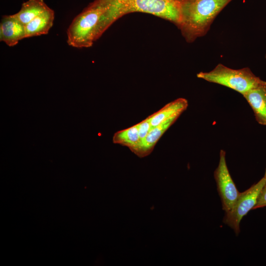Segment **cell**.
I'll use <instances>...</instances> for the list:
<instances>
[{
  "label": "cell",
  "mask_w": 266,
  "mask_h": 266,
  "mask_svg": "<svg viewBox=\"0 0 266 266\" xmlns=\"http://www.w3.org/2000/svg\"><path fill=\"white\" fill-rule=\"evenodd\" d=\"M106 6L101 26L103 33L117 20L132 12L154 15L177 26L181 17V2L177 0H103Z\"/></svg>",
  "instance_id": "cell-1"
},
{
  "label": "cell",
  "mask_w": 266,
  "mask_h": 266,
  "mask_svg": "<svg viewBox=\"0 0 266 266\" xmlns=\"http://www.w3.org/2000/svg\"><path fill=\"white\" fill-rule=\"evenodd\" d=\"M232 0H187L181 2L178 28L188 42L204 36L217 15Z\"/></svg>",
  "instance_id": "cell-2"
},
{
  "label": "cell",
  "mask_w": 266,
  "mask_h": 266,
  "mask_svg": "<svg viewBox=\"0 0 266 266\" xmlns=\"http://www.w3.org/2000/svg\"><path fill=\"white\" fill-rule=\"evenodd\" d=\"M107 8L103 0L91 2L73 20L67 30V42L75 48H88L101 36L100 27Z\"/></svg>",
  "instance_id": "cell-3"
},
{
  "label": "cell",
  "mask_w": 266,
  "mask_h": 266,
  "mask_svg": "<svg viewBox=\"0 0 266 266\" xmlns=\"http://www.w3.org/2000/svg\"><path fill=\"white\" fill-rule=\"evenodd\" d=\"M197 76L230 88L242 95L265 82L248 67L234 69L222 64H219L209 72L198 73Z\"/></svg>",
  "instance_id": "cell-4"
},
{
  "label": "cell",
  "mask_w": 266,
  "mask_h": 266,
  "mask_svg": "<svg viewBox=\"0 0 266 266\" xmlns=\"http://www.w3.org/2000/svg\"><path fill=\"white\" fill-rule=\"evenodd\" d=\"M266 182V179L263 177L248 189L240 193L232 208L226 212L223 222L230 227L236 235L240 233L242 218L255 206L259 194Z\"/></svg>",
  "instance_id": "cell-5"
},
{
  "label": "cell",
  "mask_w": 266,
  "mask_h": 266,
  "mask_svg": "<svg viewBox=\"0 0 266 266\" xmlns=\"http://www.w3.org/2000/svg\"><path fill=\"white\" fill-rule=\"evenodd\" d=\"M217 190L220 197L223 209L229 211L236 201L240 193L238 191L228 168L226 152L221 150L219 162L214 172Z\"/></svg>",
  "instance_id": "cell-6"
},
{
  "label": "cell",
  "mask_w": 266,
  "mask_h": 266,
  "mask_svg": "<svg viewBox=\"0 0 266 266\" xmlns=\"http://www.w3.org/2000/svg\"><path fill=\"white\" fill-rule=\"evenodd\" d=\"M26 38L25 26L13 14L3 15L0 23V41L10 47Z\"/></svg>",
  "instance_id": "cell-7"
},
{
  "label": "cell",
  "mask_w": 266,
  "mask_h": 266,
  "mask_svg": "<svg viewBox=\"0 0 266 266\" xmlns=\"http://www.w3.org/2000/svg\"><path fill=\"white\" fill-rule=\"evenodd\" d=\"M179 117L174 116L152 128L139 144L131 151L140 158L149 155L161 137Z\"/></svg>",
  "instance_id": "cell-8"
},
{
  "label": "cell",
  "mask_w": 266,
  "mask_h": 266,
  "mask_svg": "<svg viewBox=\"0 0 266 266\" xmlns=\"http://www.w3.org/2000/svg\"><path fill=\"white\" fill-rule=\"evenodd\" d=\"M242 95L252 109L257 122L266 126V81Z\"/></svg>",
  "instance_id": "cell-9"
},
{
  "label": "cell",
  "mask_w": 266,
  "mask_h": 266,
  "mask_svg": "<svg viewBox=\"0 0 266 266\" xmlns=\"http://www.w3.org/2000/svg\"><path fill=\"white\" fill-rule=\"evenodd\" d=\"M188 106L187 100L182 98L168 103L160 110L149 116L151 129L174 116H179L187 109Z\"/></svg>",
  "instance_id": "cell-10"
},
{
  "label": "cell",
  "mask_w": 266,
  "mask_h": 266,
  "mask_svg": "<svg viewBox=\"0 0 266 266\" xmlns=\"http://www.w3.org/2000/svg\"><path fill=\"white\" fill-rule=\"evenodd\" d=\"M54 10L48 7L25 25L26 38L46 34L53 25Z\"/></svg>",
  "instance_id": "cell-11"
},
{
  "label": "cell",
  "mask_w": 266,
  "mask_h": 266,
  "mask_svg": "<svg viewBox=\"0 0 266 266\" xmlns=\"http://www.w3.org/2000/svg\"><path fill=\"white\" fill-rule=\"evenodd\" d=\"M48 6L43 0H28L14 16L25 26L46 9Z\"/></svg>",
  "instance_id": "cell-12"
},
{
  "label": "cell",
  "mask_w": 266,
  "mask_h": 266,
  "mask_svg": "<svg viewBox=\"0 0 266 266\" xmlns=\"http://www.w3.org/2000/svg\"><path fill=\"white\" fill-rule=\"evenodd\" d=\"M112 141L114 144L126 146L131 150L137 146L140 142L138 124L116 132Z\"/></svg>",
  "instance_id": "cell-13"
},
{
  "label": "cell",
  "mask_w": 266,
  "mask_h": 266,
  "mask_svg": "<svg viewBox=\"0 0 266 266\" xmlns=\"http://www.w3.org/2000/svg\"><path fill=\"white\" fill-rule=\"evenodd\" d=\"M138 127L140 142L147 135L148 132L151 130L150 122L149 116L144 120H142L141 122L138 123Z\"/></svg>",
  "instance_id": "cell-14"
},
{
  "label": "cell",
  "mask_w": 266,
  "mask_h": 266,
  "mask_svg": "<svg viewBox=\"0 0 266 266\" xmlns=\"http://www.w3.org/2000/svg\"><path fill=\"white\" fill-rule=\"evenodd\" d=\"M265 206H266V182L259 194L256 204L253 209Z\"/></svg>",
  "instance_id": "cell-15"
},
{
  "label": "cell",
  "mask_w": 266,
  "mask_h": 266,
  "mask_svg": "<svg viewBox=\"0 0 266 266\" xmlns=\"http://www.w3.org/2000/svg\"><path fill=\"white\" fill-rule=\"evenodd\" d=\"M178 0V1L180 2H183L187 0Z\"/></svg>",
  "instance_id": "cell-16"
},
{
  "label": "cell",
  "mask_w": 266,
  "mask_h": 266,
  "mask_svg": "<svg viewBox=\"0 0 266 266\" xmlns=\"http://www.w3.org/2000/svg\"><path fill=\"white\" fill-rule=\"evenodd\" d=\"M264 177L266 179V169Z\"/></svg>",
  "instance_id": "cell-17"
}]
</instances>
